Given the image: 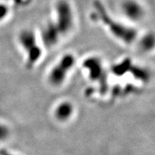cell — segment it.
<instances>
[{"label": "cell", "mask_w": 155, "mask_h": 155, "mask_svg": "<svg viewBox=\"0 0 155 155\" xmlns=\"http://www.w3.org/2000/svg\"><path fill=\"white\" fill-rule=\"evenodd\" d=\"M9 9L8 7L4 4H1L0 3V21L4 19L7 15H8Z\"/></svg>", "instance_id": "cell-11"}, {"label": "cell", "mask_w": 155, "mask_h": 155, "mask_svg": "<svg viewBox=\"0 0 155 155\" xmlns=\"http://www.w3.org/2000/svg\"><path fill=\"white\" fill-rule=\"evenodd\" d=\"M73 105L70 102H63L55 109V114L59 120H67L73 113Z\"/></svg>", "instance_id": "cell-8"}, {"label": "cell", "mask_w": 155, "mask_h": 155, "mask_svg": "<svg viewBox=\"0 0 155 155\" xmlns=\"http://www.w3.org/2000/svg\"><path fill=\"white\" fill-rule=\"evenodd\" d=\"M42 40L44 45L47 48L54 46L58 43L60 37H62L59 29L55 26L54 22H50L46 25L42 30Z\"/></svg>", "instance_id": "cell-6"}, {"label": "cell", "mask_w": 155, "mask_h": 155, "mask_svg": "<svg viewBox=\"0 0 155 155\" xmlns=\"http://www.w3.org/2000/svg\"><path fill=\"white\" fill-rule=\"evenodd\" d=\"M56 22L55 26L61 36L67 34L73 26V13L71 7L65 0H60L56 5Z\"/></svg>", "instance_id": "cell-4"}, {"label": "cell", "mask_w": 155, "mask_h": 155, "mask_svg": "<svg viewBox=\"0 0 155 155\" xmlns=\"http://www.w3.org/2000/svg\"><path fill=\"white\" fill-rule=\"evenodd\" d=\"M122 10L128 18L136 21L143 17V10L142 6L134 0H127L124 2Z\"/></svg>", "instance_id": "cell-7"}, {"label": "cell", "mask_w": 155, "mask_h": 155, "mask_svg": "<svg viewBox=\"0 0 155 155\" xmlns=\"http://www.w3.org/2000/svg\"><path fill=\"white\" fill-rule=\"evenodd\" d=\"M94 6L96 10L95 15L97 18L99 19L104 25H106L113 36L127 44H131L135 41L137 37V31L135 29L116 21V20L109 16L106 9L100 1L96 0Z\"/></svg>", "instance_id": "cell-1"}, {"label": "cell", "mask_w": 155, "mask_h": 155, "mask_svg": "<svg viewBox=\"0 0 155 155\" xmlns=\"http://www.w3.org/2000/svg\"><path fill=\"white\" fill-rule=\"evenodd\" d=\"M153 36L149 35L146 38H144L143 41V46L147 49H150L153 47Z\"/></svg>", "instance_id": "cell-10"}, {"label": "cell", "mask_w": 155, "mask_h": 155, "mask_svg": "<svg viewBox=\"0 0 155 155\" xmlns=\"http://www.w3.org/2000/svg\"><path fill=\"white\" fill-rule=\"evenodd\" d=\"M19 42L26 54V67L31 69L41 57V49L33 31L23 30L19 35Z\"/></svg>", "instance_id": "cell-2"}, {"label": "cell", "mask_w": 155, "mask_h": 155, "mask_svg": "<svg viewBox=\"0 0 155 155\" xmlns=\"http://www.w3.org/2000/svg\"><path fill=\"white\" fill-rule=\"evenodd\" d=\"M0 155H14V154L9 153V152H7V151L6 150H1L0 151Z\"/></svg>", "instance_id": "cell-12"}, {"label": "cell", "mask_w": 155, "mask_h": 155, "mask_svg": "<svg viewBox=\"0 0 155 155\" xmlns=\"http://www.w3.org/2000/svg\"><path fill=\"white\" fill-rule=\"evenodd\" d=\"M75 63V59L71 54H67L62 57L59 63L51 70L49 74V81L54 86L61 85L68 76Z\"/></svg>", "instance_id": "cell-3"}, {"label": "cell", "mask_w": 155, "mask_h": 155, "mask_svg": "<svg viewBox=\"0 0 155 155\" xmlns=\"http://www.w3.org/2000/svg\"><path fill=\"white\" fill-rule=\"evenodd\" d=\"M83 67L88 70L90 78L99 83L101 91L106 92L108 89L107 76L100 59L97 57L88 58L83 62Z\"/></svg>", "instance_id": "cell-5"}, {"label": "cell", "mask_w": 155, "mask_h": 155, "mask_svg": "<svg viewBox=\"0 0 155 155\" xmlns=\"http://www.w3.org/2000/svg\"><path fill=\"white\" fill-rule=\"evenodd\" d=\"M10 131L6 125L0 123V140H4L9 136Z\"/></svg>", "instance_id": "cell-9"}]
</instances>
